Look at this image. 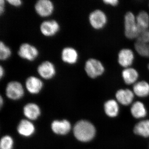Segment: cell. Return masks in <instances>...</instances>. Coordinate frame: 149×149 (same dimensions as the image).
Wrapping results in <instances>:
<instances>
[{
  "label": "cell",
  "instance_id": "1",
  "mask_svg": "<svg viewBox=\"0 0 149 149\" xmlns=\"http://www.w3.org/2000/svg\"><path fill=\"white\" fill-rule=\"evenodd\" d=\"M74 137L80 142L87 143L93 140L95 136L96 130L93 123L86 120L78 121L73 128Z\"/></svg>",
  "mask_w": 149,
  "mask_h": 149
},
{
  "label": "cell",
  "instance_id": "2",
  "mask_svg": "<svg viewBox=\"0 0 149 149\" xmlns=\"http://www.w3.org/2000/svg\"><path fill=\"white\" fill-rule=\"evenodd\" d=\"M124 34L126 38L130 40H137L140 35L136 16L132 12H127L124 16Z\"/></svg>",
  "mask_w": 149,
  "mask_h": 149
},
{
  "label": "cell",
  "instance_id": "3",
  "mask_svg": "<svg viewBox=\"0 0 149 149\" xmlns=\"http://www.w3.org/2000/svg\"><path fill=\"white\" fill-rule=\"evenodd\" d=\"M84 69L88 77L93 79L101 77L105 72V68L103 63L94 58L88 59L86 61Z\"/></svg>",
  "mask_w": 149,
  "mask_h": 149
},
{
  "label": "cell",
  "instance_id": "4",
  "mask_svg": "<svg viewBox=\"0 0 149 149\" xmlns=\"http://www.w3.org/2000/svg\"><path fill=\"white\" fill-rule=\"evenodd\" d=\"M88 21L93 29L100 30L107 26L108 18L104 11L100 9H96L92 11L89 14Z\"/></svg>",
  "mask_w": 149,
  "mask_h": 149
},
{
  "label": "cell",
  "instance_id": "5",
  "mask_svg": "<svg viewBox=\"0 0 149 149\" xmlns=\"http://www.w3.org/2000/svg\"><path fill=\"white\" fill-rule=\"evenodd\" d=\"M19 56L27 61H33L38 57L39 52L35 46L27 43H22L17 52Z\"/></svg>",
  "mask_w": 149,
  "mask_h": 149
},
{
  "label": "cell",
  "instance_id": "6",
  "mask_svg": "<svg viewBox=\"0 0 149 149\" xmlns=\"http://www.w3.org/2000/svg\"><path fill=\"white\" fill-rule=\"evenodd\" d=\"M135 59L134 52L130 48H123L118 54V63L123 69L132 67Z\"/></svg>",
  "mask_w": 149,
  "mask_h": 149
},
{
  "label": "cell",
  "instance_id": "7",
  "mask_svg": "<svg viewBox=\"0 0 149 149\" xmlns=\"http://www.w3.org/2000/svg\"><path fill=\"white\" fill-rule=\"evenodd\" d=\"M6 94L11 100H19L24 95V88L21 83L18 81H10L6 87Z\"/></svg>",
  "mask_w": 149,
  "mask_h": 149
},
{
  "label": "cell",
  "instance_id": "8",
  "mask_svg": "<svg viewBox=\"0 0 149 149\" xmlns=\"http://www.w3.org/2000/svg\"><path fill=\"white\" fill-rule=\"evenodd\" d=\"M35 10L39 16L48 17L53 13L54 6L53 3L50 0H39L35 3Z\"/></svg>",
  "mask_w": 149,
  "mask_h": 149
},
{
  "label": "cell",
  "instance_id": "9",
  "mask_svg": "<svg viewBox=\"0 0 149 149\" xmlns=\"http://www.w3.org/2000/svg\"><path fill=\"white\" fill-rule=\"evenodd\" d=\"M37 72L43 79L50 80L55 76V66L51 61H45L41 63L37 67Z\"/></svg>",
  "mask_w": 149,
  "mask_h": 149
},
{
  "label": "cell",
  "instance_id": "10",
  "mask_svg": "<svg viewBox=\"0 0 149 149\" xmlns=\"http://www.w3.org/2000/svg\"><path fill=\"white\" fill-rule=\"evenodd\" d=\"M40 28L42 35L46 37H52L59 32L60 26L57 21L51 19L43 21L40 24Z\"/></svg>",
  "mask_w": 149,
  "mask_h": 149
},
{
  "label": "cell",
  "instance_id": "11",
  "mask_svg": "<svg viewBox=\"0 0 149 149\" xmlns=\"http://www.w3.org/2000/svg\"><path fill=\"white\" fill-rule=\"evenodd\" d=\"M61 58L65 63L69 65H74L77 63L79 58L77 51L72 47H65L63 49L61 52Z\"/></svg>",
  "mask_w": 149,
  "mask_h": 149
},
{
  "label": "cell",
  "instance_id": "12",
  "mask_svg": "<svg viewBox=\"0 0 149 149\" xmlns=\"http://www.w3.org/2000/svg\"><path fill=\"white\" fill-rule=\"evenodd\" d=\"M121 74L123 80L127 85H134L138 82L140 77L139 71L132 67L124 68Z\"/></svg>",
  "mask_w": 149,
  "mask_h": 149
},
{
  "label": "cell",
  "instance_id": "13",
  "mask_svg": "<svg viewBox=\"0 0 149 149\" xmlns=\"http://www.w3.org/2000/svg\"><path fill=\"white\" fill-rule=\"evenodd\" d=\"M25 85L27 91L33 95L40 93L43 87L42 80L35 76H30L27 77L25 80Z\"/></svg>",
  "mask_w": 149,
  "mask_h": 149
},
{
  "label": "cell",
  "instance_id": "14",
  "mask_svg": "<svg viewBox=\"0 0 149 149\" xmlns=\"http://www.w3.org/2000/svg\"><path fill=\"white\" fill-rule=\"evenodd\" d=\"M135 94L129 89H120L116 91V98L117 102L123 106H128L132 103Z\"/></svg>",
  "mask_w": 149,
  "mask_h": 149
},
{
  "label": "cell",
  "instance_id": "15",
  "mask_svg": "<svg viewBox=\"0 0 149 149\" xmlns=\"http://www.w3.org/2000/svg\"><path fill=\"white\" fill-rule=\"evenodd\" d=\"M51 128L56 134L65 135L69 133L71 125L69 121L67 120H55L52 123Z\"/></svg>",
  "mask_w": 149,
  "mask_h": 149
},
{
  "label": "cell",
  "instance_id": "16",
  "mask_svg": "<svg viewBox=\"0 0 149 149\" xmlns=\"http://www.w3.org/2000/svg\"><path fill=\"white\" fill-rule=\"evenodd\" d=\"M136 22L140 35L149 29V14L145 10L139 12L136 16Z\"/></svg>",
  "mask_w": 149,
  "mask_h": 149
},
{
  "label": "cell",
  "instance_id": "17",
  "mask_svg": "<svg viewBox=\"0 0 149 149\" xmlns=\"http://www.w3.org/2000/svg\"><path fill=\"white\" fill-rule=\"evenodd\" d=\"M133 91L139 97H146L149 95V83L146 80L138 81L133 85Z\"/></svg>",
  "mask_w": 149,
  "mask_h": 149
},
{
  "label": "cell",
  "instance_id": "18",
  "mask_svg": "<svg viewBox=\"0 0 149 149\" xmlns=\"http://www.w3.org/2000/svg\"><path fill=\"white\" fill-rule=\"evenodd\" d=\"M17 131L21 136L26 137H29L35 133V126L29 120H22L18 125Z\"/></svg>",
  "mask_w": 149,
  "mask_h": 149
},
{
  "label": "cell",
  "instance_id": "19",
  "mask_svg": "<svg viewBox=\"0 0 149 149\" xmlns=\"http://www.w3.org/2000/svg\"><path fill=\"white\" fill-rule=\"evenodd\" d=\"M104 111L109 117H116L119 113V107L118 102L114 100H108L104 104Z\"/></svg>",
  "mask_w": 149,
  "mask_h": 149
},
{
  "label": "cell",
  "instance_id": "20",
  "mask_svg": "<svg viewBox=\"0 0 149 149\" xmlns=\"http://www.w3.org/2000/svg\"><path fill=\"white\" fill-rule=\"evenodd\" d=\"M130 112L133 117L137 119H142L146 117L147 111L145 105L142 102H135L130 108Z\"/></svg>",
  "mask_w": 149,
  "mask_h": 149
},
{
  "label": "cell",
  "instance_id": "21",
  "mask_svg": "<svg viewBox=\"0 0 149 149\" xmlns=\"http://www.w3.org/2000/svg\"><path fill=\"white\" fill-rule=\"evenodd\" d=\"M24 113L29 120H35L40 116L41 111L40 107L36 104L29 103L24 106Z\"/></svg>",
  "mask_w": 149,
  "mask_h": 149
},
{
  "label": "cell",
  "instance_id": "22",
  "mask_svg": "<svg viewBox=\"0 0 149 149\" xmlns=\"http://www.w3.org/2000/svg\"><path fill=\"white\" fill-rule=\"evenodd\" d=\"M133 132L136 135L143 138L149 137V120H143L134 126Z\"/></svg>",
  "mask_w": 149,
  "mask_h": 149
},
{
  "label": "cell",
  "instance_id": "23",
  "mask_svg": "<svg viewBox=\"0 0 149 149\" xmlns=\"http://www.w3.org/2000/svg\"><path fill=\"white\" fill-rule=\"evenodd\" d=\"M134 48L139 55L149 58V41L136 40Z\"/></svg>",
  "mask_w": 149,
  "mask_h": 149
},
{
  "label": "cell",
  "instance_id": "24",
  "mask_svg": "<svg viewBox=\"0 0 149 149\" xmlns=\"http://www.w3.org/2000/svg\"><path fill=\"white\" fill-rule=\"evenodd\" d=\"M12 52L10 48L5 44L4 42H0V59L1 61H6L8 59L11 55Z\"/></svg>",
  "mask_w": 149,
  "mask_h": 149
},
{
  "label": "cell",
  "instance_id": "25",
  "mask_svg": "<svg viewBox=\"0 0 149 149\" xmlns=\"http://www.w3.org/2000/svg\"><path fill=\"white\" fill-rule=\"evenodd\" d=\"M14 145L13 139L9 136L3 137L1 140L0 148L1 149H13Z\"/></svg>",
  "mask_w": 149,
  "mask_h": 149
},
{
  "label": "cell",
  "instance_id": "26",
  "mask_svg": "<svg viewBox=\"0 0 149 149\" xmlns=\"http://www.w3.org/2000/svg\"><path fill=\"white\" fill-rule=\"evenodd\" d=\"M102 2L106 5L116 7L119 4V1L118 0H103Z\"/></svg>",
  "mask_w": 149,
  "mask_h": 149
},
{
  "label": "cell",
  "instance_id": "27",
  "mask_svg": "<svg viewBox=\"0 0 149 149\" xmlns=\"http://www.w3.org/2000/svg\"><path fill=\"white\" fill-rule=\"evenodd\" d=\"M6 2L11 6L15 7L20 6L22 4V1L21 0H7Z\"/></svg>",
  "mask_w": 149,
  "mask_h": 149
},
{
  "label": "cell",
  "instance_id": "28",
  "mask_svg": "<svg viewBox=\"0 0 149 149\" xmlns=\"http://www.w3.org/2000/svg\"><path fill=\"white\" fill-rule=\"evenodd\" d=\"M137 40L149 41V29L141 34Z\"/></svg>",
  "mask_w": 149,
  "mask_h": 149
},
{
  "label": "cell",
  "instance_id": "29",
  "mask_svg": "<svg viewBox=\"0 0 149 149\" xmlns=\"http://www.w3.org/2000/svg\"><path fill=\"white\" fill-rule=\"evenodd\" d=\"M6 1L4 0L0 1V15H2L5 10Z\"/></svg>",
  "mask_w": 149,
  "mask_h": 149
},
{
  "label": "cell",
  "instance_id": "30",
  "mask_svg": "<svg viewBox=\"0 0 149 149\" xmlns=\"http://www.w3.org/2000/svg\"><path fill=\"white\" fill-rule=\"evenodd\" d=\"M5 74L4 69L2 65L0 66V78L2 79V78L4 76Z\"/></svg>",
  "mask_w": 149,
  "mask_h": 149
},
{
  "label": "cell",
  "instance_id": "31",
  "mask_svg": "<svg viewBox=\"0 0 149 149\" xmlns=\"http://www.w3.org/2000/svg\"><path fill=\"white\" fill-rule=\"evenodd\" d=\"M0 102H1V107H2V104H3V99L2 98V97L1 96V100H0Z\"/></svg>",
  "mask_w": 149,
  "mask_h": 149
},
{
  "label": "cell",
  "instance_id": "32",
  "mask_svg": "<svg viewBox=\"0 0 149 149\" xmlns=\"http://www.w3.org/2000/svg\"><path fill=\"white\" fill-rule=\"evenodd\" d=\"M148 70L149 71V63H148Z\"/></svg>",
  "mask_w": 149,
  "mask_h": 149
},
{
  "label": "cell",
  "instance_id": "33",
  "mask_svg": "<svg viewBox=\"0 0 149 149\" xmlns=\"http://www.w3.org/2000/svg\"><path fill=\"white\" fill-rule=\"evenodd\" d=\"M148 6H149V4H148Z\"/></svg>",
  "mask_w": 149,
  "mask_h": 149
}]
</instances>
